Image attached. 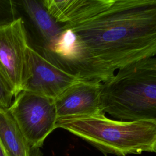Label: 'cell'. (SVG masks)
Segmentation results:
<instances>
[{
  "label": "cell",
  "mask_w": 156,
  "mask_h": 156,
  "mask_svg": "<svg viewBox=\"0 0 156 156\" xmlns=\"http://www.w3.org/2000/svg\"><path fill=\"white\" fill-rule=\"evenodd\" d=\"M44 44L47 60L77 80L105 83L156 54V0H96Z\"/></svg>",
  "instance_id": "obj_1"
},
{
  "label": "cell",
  "mask_w": 156,
  "mask_h": 156,
  "mask_svg": "<svg viewBox=\"0 0 156 156\" xmlns=\"http://www.w3.org/2000/svg\"><path fill=\"white\" fill-rule=\"evenodd\" d=\"M55 128L69 132L104 153L125 156L156 149L155 120L112 119L103 113L58 118Z\"/></svg>",
  "instance_id": "obj_2"
},
{
  "label": "cell",
  "mask_w": 156,
  "mask_h": 156,
  "mask_svg": "<svg viewBox=\"0 0 156 156\" xmlns=\"http://www.w3.org/2000/svg\"><path fill=\"white\" fill-rule=\"evenodd\" d=\"M104 112L121 121H156V57L119 71L103 83Z\"/></svg>",
  "instance_id": "obj_3"
},
{
  "label": "cell",
  "mask_w": 156,
  "mask_h": 156,
  "mask_svg": "<svg viewBox=\"0 0 156 156\" xmlns=\"http://www.w3.org/2000/svg\"><path fill=\"white\" fill-rule=\"evenodd\" d=\"M7 109L33 149H38L56 129L57 117L53 99L21 91Z\"/></svg>",
  "instance_id": "obj_4"
},
{
  "label": "cell",
  "mask_w": 156,
  "mask_h": 156,
  "mask_svg": "<svg viewBox=\"0 0 156 156\" xmlns=\"http://www.w3.org/2000/svg\"><path fill=\"white\" fill-rule=\"evenodd\" d=\"M77 79L27 46L21 91L55 99Z\"/></svg>",
  "instance_id": "obj_5"
},
{
  "label": "cell",
  "mask_w": 156,
  "mask_h": 156,
  "mask_svg": "<svg viewBox=\"0 0 156 156\" xmlns=\"http://www.w3.org/2000/svg\"><path fill=\"white\" fill-rule=\"evenodd\" d=\"M28 46L22 18L0 26V74L15 98L21 91Z\"/></svg>",
  "instance_id": "obj_6"
},
{
  "label": "cell",
  "mask_w": 156,
  "mask_h": 156,
  "mask_svg": "<svg viewBox=\"0 0 156 156\" xmlns=\"http://www.w3.org/2000/svg\"><path fill=\"white\" fill-rule=\"evenodd\" d=\"M102 89V83L77 80L54 99L57 119L105 113Z\"/></svg>",
  "instance_id": "obj_7"
},
{
  "label": "cell",
  "mask_w": 156,
  "mask_h": 156,
  "mask_svg": "<svg viewBox=\"0 0 156 156\" xmlns=\"http://www.w3.org/2000/svg\"><path fill=\"white\" fill-rule=\"evenodd\" d=\"M0 144L6 156H38L8 109L0 108Z\"/></svg>",
  "instance_id": "obj_8"
},
{
  "label": "cell",
  "mask_w": 156,
  "mask_h": 156,
  "mask_svg": "<svg viewBox=\"0 0 156 156\" xmlns=\"http://www.w3.org/2000/svg\"><path fill=\"white\" fill-rule=\"evenodd\" d=\"M20 4L41 35L44 44L52 40L62 32V25L48 13L41 1L24 0Z\"/></svg>",
  "instance_id": "obj_9"
},
{
  "label": "cell",
  "mask_w": 156,
  "mask_h": 156,
  "mask_svg": "<svg viewBox=\"0 0 156 156\" xmlns=\"http://www.w3.org/2000/svg\"><path fill=\"white\" fill-rule=\"evenodd\" d=\"M15 2L11 0H0V26L13 21L16 18Z\"/></svg>",
  "instance_id": "obj_10"
},
{
  "label": "cell",
  "mask_w": 156,
  "mask_h": 156,
  "mask_svg": "<svg viewBox=\"0 0 156 156\" xmlns=\"http://www.w3.org/2000/svg\"><path fill=\"white\" fill-rule=\"evenodd\" d=\"M13 96L12 90L0 74V108H9Z\"/></svg>",
  "instance_id": "obj_11"
},
{
  "label": "cell",
  "mask_w": 156,
  "mask_h": 156,
  "mask_svg": "<svg viewBox=\"0 0 156 156\" xmlns=\"http://www.w3.org/2000/svg\"><path fill=\"white\" fill-rule=\"evenodd\" d=\"M0 156H6L2 147L1 146V144H0Z\"/></svg>",
  "instance_id": "obj_12"
},
{
  "label": "cell",
  "mask_w": 156,
  "mask_h": 156,
  "mask_svg": "<svg viewBox=\"0 0 156 156\" xmlns=\"http://www.w3.org/2000/svg\"><path fill=\"white\" fill-rule=\"evenodd\" d=\"M155 152L156 153V149H155V152Z\"/></svg>",
  "instance_id": "obj_13"
}]
</instances>
